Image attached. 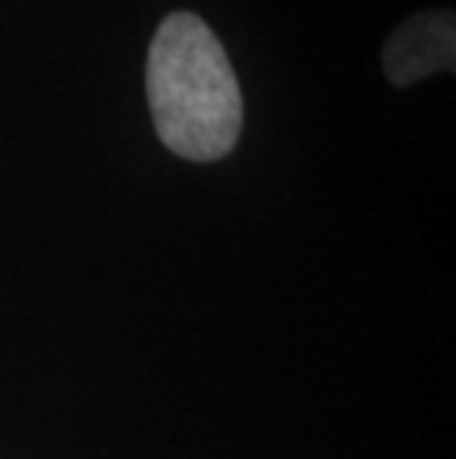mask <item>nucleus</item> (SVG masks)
I'll use <instances>...</instances> for the list:
<instances>
[{"mask_svg":"<svg viewBox=\"0 0 456 459\" xmlns=\"http://www.w3.org/2000/svg\"><path fill=\"white\" fill-rule=\"evenodd\" d=\"M145 92L154 131L178 158L208 163L235 149L244 99L226 48L199 15L163 18L149 48Z\"/></svg>","mask_w":456,"mask_h":459,"instance_id":"1","label":"nucleus"},{"mask_svg":"<svg viewBox=\"0 0 456 459\" xmlns=\"http://www.w3.org/2000/svg\"><path fill=\"white\" fill-rule=\"evenodd\" d=\"M385 74L394 86H409L435 72H453L456 27L451 9L418 13L403 22L385 42Z\"/></svg>","mask_w":456,"mask_h":459,"instance_id":"2","label":"nucleus"}]
</instances>
